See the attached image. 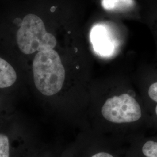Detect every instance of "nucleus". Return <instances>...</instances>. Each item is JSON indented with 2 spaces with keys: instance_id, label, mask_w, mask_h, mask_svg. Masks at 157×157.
Segmentation results:
<instances>
[{
  "instance_id": "f257e3e1",
  "label": "nucleus",
  "mask_w": 157,
  "mask_h": 157,
  "mask_svg": "<svg viewBox=\"0 0 157 157\" xmlns=\"http://www.w3.org/2000/svg\"><path fill=\"white\" fill-rule=\"evenodd\" d=\"M34 81L37 89L43 95L51 96L61 90L65 71L56 51H40L33 62Z\"/></svg>"
},
{
  "instance_id": "f03ea898",
  "label": "nucleus",
  "mask_w": 157,
  "mask_h": 157,
  "mask_svg": "<svg viewBox=\"0 0 157 157\" xmlns=\"http://www.w3.org/2000/svg\"><path fill=\"white\" fill-rule=\"evenodd\" d=\"M17 41L19 48L25 54L53 50L56 45L55 36L46 31L41 19L32 13L23 18L17 31Z\"/></svg>"
},
{
  "instance_id": "7ed1b4c3",
  "label": "nucleus",
  "mask_w": 157,
  "mask_h": 157,
  "mask_svg": "<svg viewBox=\"0 0 157 157\" xmlns=\"http://www.w3.org/2000/svg\"><path fill=\"white\" fill-rule=\"evenodd\" d=\"M102 114L105 119L113 123H130L140 119L141 110L132 96L123 94L108 98L102 108Z\"/></svg>"
},
{
  "instance_id": "20e7f679",
  "label": "nucleus",
  "mask_w": 157,
  "mask_h": 157,
  "mask_svg": "<svg viewBox=\"0 0 157 157\" xmlns=\"http://www.w3.org/2000/svg\"><path fill=\"white\" fill-rule=\"evenodd\" d=\"M112 28L105 23L95 24L90 32V40L95 53L102 57H109L117 50L118 41Z\"/></svg>"
},
{
  "instance_id": "39448f33",
  "label": "nucleus",
  "mask_w": 157,
  "mask_h": 157,
  "mask_svg": "<svg viewBox=\"0 0 157 157\" xmlns=\"http://www.w3.org/2000/svg\"><path fill=\"white\" fill-rule=\"evenodd\" d=\"M17 79V73L13 67L0 57V88L11 87L15 83Z\"/></svg>"
},
{
  "instance_id": "423d86ee",
  "label": "nucleus",
  "mask_w": 157,
  "mask_h": 157,
  "mask_svg": "<svg viewBox=\"0 0 157 157\" xmlns=\"http://www.w3.org/2000/svg\"><path fill=\"white\" fill-rule=\"evenodd\" d=\"M101 6L107 11H124L135 6V0H101Z\"/></svg>"
},
{
  "instance_id": "0eeeda50",
  "label": "nucleus",
  "mask_w": 157,
  "mask_h": 157,
  "mask_svg": "<svg viewBox=\"0 0 157 157\" xmlns=\"http://www.w3.org/2000/svg\"><path fill=\"white\" fill-rule=\"evenodd\" d=\"M142 151L146 157H157V141H147L143 146Z\"/></svg>"
},
{
  "instance_id": "6e6552de",
  "label": "nucleus",
  "mask_w": 157,
  "mask_h": 157,
  "mask_svg": "<svg viewBox=\"0 0 157 157\" xmlns=\"http://www.w3.org/2000/svg\"><path fill=\"white\" fill-rule=\"evenodd\" d=\"M0 157H10L9 139L4 134H0Z\"/></svg>"
},
{
  "instance_id": "1a4fd4ad",
  "label": "nucleus",
  "mask_w": 157,
  "mask_h": 157,
  "mask_svg": "<svg viewBox=\"0 0 157 157\" xmlns=\"http://www.w3.org/2000/svg\"><path fill=\"white\" fill-rule=\"evenodd\" d=\"M148 95L153 101L157 102V82L152 84L148 89Z\"/></svg>"
},
{
  "instance_id": "9d476101",
  "label": "nucleus",
  "mask_w": 157,
  "mask_h": 157,
  "mask_svg": "<svg viewBox=\"0 0 157 157\" xmlns=\"http://www.w3.org/2000/svg\"><path fill=\"white\" fill-rule=\"evenodd\" d=\"M91 157H113L110 154L107 152H99Z\"/></svg>"
},
{
  "instance_id": "9b49d317",
  "label": "nucleus",
  "mask_w": 157,
  "mask_h": 157,
  "mask_svg": "<svg viewBox=\"0 0 157 157\" xmlns=\"http://www.w3.org/2000/svg\"><path fill=\"white\" fill-rule=\"evenodd\" d=\"M155 113H156L157 115V105L156 106V108H155Z\"/></svg>"
}]
</instances>
